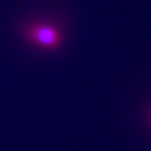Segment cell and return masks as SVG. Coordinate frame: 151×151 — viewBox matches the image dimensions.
<instances>
[{
	"label": "cell",
	"mask_w": 151,
	"mask_h": 151,
	"mask_svg": "<svg viewBox=\"0 0 151 151\" xmlns=\"http://www.w3.org/2000/svg\"><path fill=\"white\" fill-rule=\"evenodd\" d=\"M25 35L32 43L43 48H57L62 42L60 33L47 24H29L25 28Z\"/></svg>",
	"instance_id": "cell-1"
}]
</instances>
